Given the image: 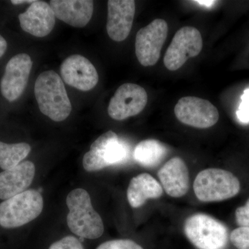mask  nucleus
Returning a JSON list of instances; mask_svg holds the SVG:
<instances>
[{
    "mask_svg": "<svg viewBox=\"0 0 249 249\" xmlns=\"http://www.w3.org/2000/svg\"><path fill=\"white\" fill-rule=\"evenodd\" d=\"M107 31L111 40L122 42L132 29L135 1L133 0H109L107 1Z\"/></svg>",
    "mask_w": 249,
    "mask_h": 249,
    "instance_id": "obj_13",
    "label": "nucleus"
},
{
    "mask_svg": "<svg viewBox=\"0 0 249 249\" xmlns=\"http://www.w3.org/2000/svg\"><path fill=\"white\" fill-rule=\"evenodd\" d=\"M31 150L27 142L8 143L0 141V168L4 170L14 168L27 158Z\"/></svg>",
    "mask_w": 249,
    "mask_h": 249,
    "instance_id": "obj_20",
    "label": "nucleus"
},
{
    "mask_svg": "<svg viewBox=\"0 0 249 249\" xmlns=\"http://www.w3.org/2000/svg\"><path fill=\"white\" fill-rule=\"evenodd\" d=\"M195 194L204 202L231 199L238 194L240 183L233 174L219 168H209L198 174L194 182Z\"/></svg>",
    "mask_w": 249,
    "mask_h": 249,
    "instance_id": "obj_3",
    "label": "nucleus"
},
{
    "mask_svg": "<svg viewBox=\"0 0 249 249\" xmlns=\"http://www.w3.org/2000/svg\"><path fill=\"white\" fill-rule=\"evenodd\" d=\"M36 174V167L29 160L21 162L11 169L0 173V199L6 200L27 191Z\"/></svg>",
    "mask_w": 249,
    "mask_h": 249,
    "instance_id": "obj_15",
    "label": "nucleus"
},
{
    "mask_svg": "<svg viewBox=\"0 0 249 249\" xmlns=\"http://www.w3.org/2000/svg\"><path fill=\"white\" fill-rule=\"evenodd\" d=\"M66 204L70 210L67 225L75 235L89 240L101 237L104 224L99 214L93 209L88 192L77 188L69 193Z\"/></svg>",
    "mask_w": 249,
    "mask_h": 249,
    "instance_id": "obj_2",
    "label": "nucleus"
},
{
    "mask_svg": "<svg viewBox=\"0 0 249 249\" xmlns=\"http://www.w3.org/2000/svg\"><path fill=\"white\" fill-rule=\"evenodd\" d=\"M127 155V147L120 142L117 134L108 131L91 144L89 151L83 157V168L89 173L99 171L122 163Z\"/></svg>",
    "mask_w": 249,
    "mask_h": 249,
    "instance_id": "obj_7",
    "label": "nucleus"
},
{
    "mask_svg": "<svg viewBox=\"0 0 249 249\" xmlns=\"http://www.w3.org/2000/svg\"><path fill=\"white\" fill-rule=\"evenodd\" d=\"M40 191L30 189L0 204V226L4 229L22 227L36 219L43 210Z\"/></svg>",
    "mask_w": 249,
    "mask_h": 249,
    "instance_id": "obj_4",
    "label": "nucleus"
},
{
    "mask_svg": "<svg viewBox=\"0 0 249 249\" xmlns=\"http://www.w3.org/2000/svg\"><path fill=\"white\" fill-rule=\"evenodd\" d=\"M168 30V24L164 19H156L137 32L136 55L142 66H153L158 62Z\"/></svg>",
    "mask_w": 249,
    "mask_h": 249,
    "instance_id": "obj_9",
    "label": "nucleus"
},
{
    "mask_svg": "<svg viewBox=\"0 0 249 249\" xmlns=\"http://www.w3.org/2000/svg\"><path fill=\"white\" fill-rule=\"evenodd\" d=\"M237 115L241 122L243 124L249 123V88L246 89L242 95V103L237 111Z\"/></svg>",
    "mask_w": 249,
    "mask_h": 249,
    "instance_id": "obj_24",
    "label": "nucleus"
},
{
    "mask_svg": "<svg viewBox=\"0 0 249 249\" xmlns=\"http://www.w3.org/2000/svg\"><path fill=\"white\" fill-rule=\"evenodd\" d=\"M187 238L198 249H225L228 243L227 227L206 214H193L186 219Z\"/></svg>",
    "mask_w": 249,
    "mask_h": 249,
    "instance_id": "obj_5",
    "label": "nucleus"
},
{
    "mask_svg": "<svg viewBox=\"0 0 249 249\" xmlns=\"http://www.w3.org/2000/svg\"><path fill=\"white\" fill-rule=\"evenodd\" d=\"M163 189L172 197L184 196L189 188V172L186 163L180 157H173L158 172Z\"/></svg>",
    "mask_w": 249,
    "mask_h": 249,
    "instance_id": "obj_16",
    "label": "nucleus"
},
{
    "mask_svg": "<svg viewBox=\"0 0 249 249\" xmlns=\"http://www.w3.org/2000/svg\"><path fill=\"white\" fill-rule=\"evenodd\" d=\"M96 249H143L138 244L131 240L121 239L107 241L101 244Z\"/></svg>",
    "mask_w": 249,
    "mask_h": 249,
    "instance_id": "obj_22",
    "label": "nucleus"
},
{
    "mask_svg": "<svg viewBox=\"0 0 249 249\" xmlns=\"http://www.w3.org/2000/svg\"><path fill=\"white\" fill-rule=\"evenodd\" d=\"M19 26L24 32L36 37L48 36L55 24L53 10L45 1H34L27 11L18 15Z\"/></svg>",
    "mask_w": 249,
    "mask_h": 249,
    "instance_id": "obj_14",
    "label": "nucleus"
},
{
    "mask_svg": "<svg viewBox=\"0 0 249 249\" xmlns=\"http://www.w3.org/2000/svg\"><path fill=\"white\" fill-rule=\"evenodd\" d=\"M60 75L67 85L83 91L93 89L99 80L93 64L78 54L72 55L62 62Z\"/></svg>",
    "mask_w": 249,
    "mask_h": 249,
    "instance_id": "obj_12",
    "label": "nucleus"
},
{
    "mask_svg": "<svg viewBox=\"0 0 249 249\" xmlns=\"http://www.w3.org/2000/svg\"><path fill=\"white\" fill-rule=\"evenodd\" d=\"M33 67V61L27 53H18L5 63L0 76V98L12 104L19 101L27 88Z\"/></svg>",
    "mask_w": 249,
    "mask_h": 249,
    "instance_id": "obj_6",
    "label": "nucleus"
},
{
    "mask_svg": "<svg viewBox=\"0 0 249 249\" xmlns=\"http://www.w3.org/2000/svg\"><path fill=\"white\" fill-rule=\"evenodd\" d=\"M34 94L44 115L55 122L65 121L71 114V101L63 81L53 70L42 72L37 77Z\"/></svg>",
    "mask_w": 249,
    "mask_h": 249,
    "instance_id": "obj_1",
    "label": "nucleus"
},
{
    "mask_svg": "<svg viewBox=\"0 0 249 249\" xmlns=\"http://www.w3.org/2000/svg\"><path fill=\"white\" fill-rule=\"evenodd\" d=\"M49 249H84L81 242L73 236H67L54 242Z\"/></svg>",
    "mask_w": 249,
    "mask_h": 249,
    "instance_id": "obj_23",
    "label": "nucleus"
},
{
    "mask_svg": "<svg viewBox=\"0 0 249 249\" xmlns=\"http://www.w3.org/2000/svg\"><path fill=\"white\" fill-rule=\"evenodd\" d=\"M147 103V94L144 88L126 83L119 87L111 98L108 114L114 120H124L142 112Z\"/></svg>",
    "mask_w": 249,
    "mask_h": 249,
    "instance_id": "obj_11",
    "label": "nucleus"
},
{
    "mask_svg": "<svg viewBox=\"0 0 249 249\" xmlns=\"http://www.w3.org/2000/svg\"><path fill=\"white\" fill-rule=\"evenodd\" d=\"M175 114L182 124L196 128H209L217 124L219 114L217 108L210 101L195 96L178 100Z\"/></svg>",
    "mask_w": 249,
    "mask_h": 249,
    "instance_id": "obj_10",
    "label": "nucleus"
},
{
    "mask_svg": "<svg viewBox=\"0 0 249 249\" xmlns=\"http://www.w3.org/2000/svg\"><path fill=\"white\" fill-rule=\"evenodd\" d=\"M196 2L199 3V4L204 5L206 6H211L215 2V1H196Z\"/></svg>",
    "mask_w": 249,
    "mask_h": 249,
    "instance_id": "obj_27",
    "label": "nucleus"
},
{
    "mask_svg": "<svg viewBox=\"0 0 249 249\" xmlns=\"http://www.w3.org/2000/svg\"><path fill=\"white\" fill-rule=\"evenodd\" d=\"M230 240L237 249H249V227L235 229L231 233Z\"/></svg>",
    "mask_w": 249,
    "mask_h": 249,
    "instance_id": "obj_21",
    "label": "nucleus"
},
{
    "mask_svg": "<svg viewBox=\"0 0 249 249\" xmlns=\"http://www.w3.org/2000/svg\"><path fill=\"white\" fill-rule=\"evenodd\" d=\"M166 147L155 139L142 141L136 146L134 158L144 167H155L166 155Z\"/></svg>",
    "mask_w": 249,
    "mask_h": 249,
    "instance_id": "obj_19",
    "label": "nucleus"
},
{
    "mask_svg": "<svg viewBox=\"0 0 249 249\" xmlns=\"http://www.w3.org/2000/svg\"><path fill=\"white\" fill-rule=\"evenodd\" d=\"M163 190L160 183L152 175L143 173L132 178L127 188L129 204L134 209L145 204L147 199H158Z\"/></svg>",
    "mask_w": 249,
    "mask_h": 249,
    "instance_id": "obj_18",
    "label": "nucleus"
},
{
    "mask_svg": "<svg viewBox=\"0 0 249 249\" xmlns=\"http://www.w3.org/2000/svg\"><path fill=\"white\" fill-rule=\"evenodd\" d=\"M49 6L55 17L71 27H85L92 17L93 1L91 0H52Z\"/></svg>",
    "mask_w": 249,
    "mask_h": 249,
    "instance_id": "obj_17",
    "label": "nucleus"
},
{
    "mask_svg": "<svg viewBox=\"0 0 249 249\" xmlns=\"http://www.w3.org/2000/svg\"><path fill=\"white\" fill-rule=\"evenodd\" d=\"M203 40L196 28L184 27L177 31L165 54L164 65L170 71H176L191 58L200 53Z\"/></svg>",
    "mask_w": 249,
    "mask_h": 249,
    "instance_id": "obj_8",
    "label": "nucleus"
},
{
    "mask_svg": "<svg viewBox=\"0 0 249 249\" xmlns=\"http://www.w3.org/2000/svg\"><path fill=\"white\" fill-rule=\"evenodd\" d=\"M235 218L236 222L240 227H249V199L245 206L236 210Z\"/></svg>",
    "mask_w": 249,
    "mask_h": 249,
    "instance_id": "obj_25",
    "label": "nucleus"
},
{
    "mask_svg": "<svg viewBox=\"0 0 249 249\" xmlns=\"http://www.w3.org/2000/svg\"><path fill=\"white\" fill-rule=\"evenodd\" d=\"M9 42L4 35L0 33V60H1L9 50Z\"/></svg>",
    "mask_w": 249,
    "mask_h": 249,
    "instance_id": "obj_26",
    "label": "nucleus"
}]
</instances>
